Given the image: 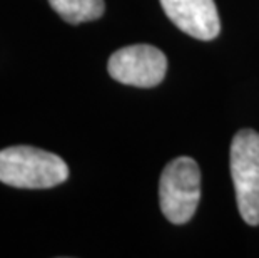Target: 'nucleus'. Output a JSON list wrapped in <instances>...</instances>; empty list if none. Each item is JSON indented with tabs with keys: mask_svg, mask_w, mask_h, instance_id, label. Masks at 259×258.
I'll use <instances>...</instances> for the list:
<instances>
[{
	"mask_svg": "<svg viewBox=\"0 0 259 258\" xmlns=\"http://www.w3.org/2000/svg\"><path fill=\"white\" fill-rule=\"evenodd\" d=\"M69 178V166L54 153L32 146L0 151V181L20 190H47Z\"/></svg>",
	"mask_w": 259,
	"mask_h": 258,
	"instance_id": "1",
	"label": "nucleus"
},
{
	"mask_svg": "<svg viewBox=\"0 0 259 258\" xmlns=\"http://www.w3.org/2000/svg\"><path fill=\"white\" fill-rule=\"evenodd\" d=\"M201 198V169L189 156L172 159L161 174L159 203L170 223L184 225L194 216Z\"/></svg>",
	"mask_w": 259,
	"mask_h": 258,
	"instance_id": "2",
	"label": "nucleus"
},
{
	"mask_svg": "<svg viewBox=\"0 0 259 258\" xmlns=\"http://www.w3.org/2000/svg\"><path fill=\"white\" fill-rule=\"evenodd\" d=\"M231 178L241 218L259 225V133L241 129L231 142Z\"/></svg>",
	"mask_w": 259,
	"mask_h": 258,
	"instance_id": "3",
	"label": "nucleus"
},
{
	"mask_svg": "<svg viewBox=\"0 0 259 258\" xmlns=\"http://www.w3.org/2000/svg\"><path fill=\"white\" fill-rule=\"evenodd\" d=\"M107 70L120 84L156 87L166 78L167 57L157 47L136 44L115 51L109 59Z\"/></svg>",
	"mask_w": 259,
	"mask_h": 258,
	"instance_id": "4",
	"label": "nucleus"
},
{
	"mask_svg": "<svg viewBox=\"0 0 259 258\" xmlns=\"http://www.w3.org/2000/svg\"><path fill=\"white\" fill-rule=\"evenodd\" d=\"M164 12L172 24L199 41H212L221 32L214 0H161Z\"/></svg>",
	"mask_w": 259,
	"mask_h": 258,
	"instance_id": "5",
	"label": "nucleus"
},
{
	"mask_svg": "<svg viewBox=\"0 0 259 258\" xmlns=\"http://www.w3.org/2000/svg\"><path fill=\"white\" fill-rule=\"evenodd\" d=\"M49 4L67 24L72 25L101 19L106 10L104 0H49Z\"/></svg>",
	"mask_w": 259,
	"mask_h": 258,
	"instance_id": "6",
	"label": "nucleus"
}]
</instances>
